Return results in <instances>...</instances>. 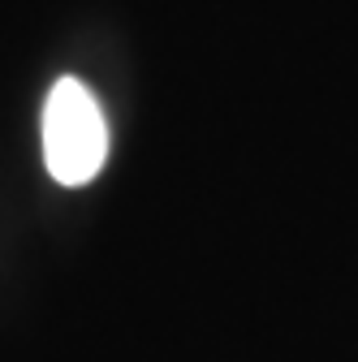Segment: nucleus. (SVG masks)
Masks as SVG:
<instances>
[{"label": "nucleus", "mask_w": 358, "mask_h": 362, "mask_svg": "<svg viewBox=\"0 0 358 362\" xmlns=\"http://www.w3.org/2000/svg\"><path fill=\"white\" fill-rule=\"evenodd\" d=\"M108 160V121L91 86L57 78L43 100V164L61 186L96 181Z\"/></svg>", "instance_id": "nucleus-1"}]
</instances>
